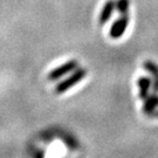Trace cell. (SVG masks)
<instances>
[{
  "mask_svg": "<svg viewBox=\"0 0 158 158\" xmlns=\"http://www.w3.org/2000/svg\"><path fill=\"white\" fill-rule=\"evenodd\" d=\"M85 75H87V69L85 68H76L74 72H72V74L68 76L67 79H64L63 81L59 82L55 85V93L56 94L66 93L68 89L73 88L74 85H76L80 81L85 79Z\"/></svg>",
  "mask_w": 158,
  "mask_h": 158,
  "instance_id": "obj_1",
  "label": "cell"
},
{
  "mask_svg": "<svg viewBox=\"0 0 158 158\" xmlns=\"http://www.w3.org/2000/svg\"><path fill=\"white\" fill-rule=\"evenodd\" d=\"M76 68H79V62L76 60H70L67 61L66 63H63L61 66H59L57 68L53 69L48 74V80L49 81H56V80L61 79L62 76L67 75V74L74 72Z\"/></svg>",
  "mask_w": 158,
  "mask_h": 158,
  "instance_id": "obj_2",
  "label": "cell"
},
{
  "mask_svg": "<svg viewBox=\"0 0 158 158\" xmlns=\"http://www.w3.org/2000/svg\"><path fill=\"white\" fill-rule=\"evenodd\" d=\"M128 23H129V17H128V14L121 15V18L117 19L113 23V26L110 27V31H109L110 38H113V39H119L124 34L125 29L128 27Z\"/></svg>",
  "mask_w": 158,
  "mask_h": 158,
  "instance_id": "obj_3",
  "label": "cell"
},
{
  "mask_svg": "<svg viewBox=\"0 0 158 158\" xmlns=\"http://www.w3.org/2000/svg\"><path fill=\"white\" fill-rule=\"evenodd\" d=\"M143 68L151 75L152 91L153 93H158V64L151 61V60H147V61L143 62Z\"/></svg>",
  "mask_w": 158,
  "mask_h": 158,
  "instance_id": "obj_4",
  "label": "cell"
},
{
  "mask_svg": "<svg viewBox=\"0 0 158 158\" xmlns=\"http://www.w3.org/2000/svg\"><path fill=\"white\" fill-rule=\"evenodd\" d=\"M137 85H138V89H139L138 97L143 101L150 95V90L152 89V81L148 76H141L137 80Z\"/></svg>",
  "mask_w": 158,
  "mask_h": 158,
  "instance_id": "obj_5",
  "label": "cell"
},
{
  "mask_svg": "<svg viewBox=\"0 0 158 158\" xmlns=\"http://www.w3.org/2000/svg\"><path fill=\"white\" fill-rule=\"evenodd\" d=\"M115 10H116V1H114V0H108L107 2L104 4V6H103L101 13H100L98 23H100V25H104L106 23H108L109 19L113 15V13Z\"/></svg>",
  "mask_w": 158,
  "mask_h": 158,
  "instance_id": "obj_6",
  "label": "cell"
},
{
  "mask_svg": "<svg viewBox=\"0 0 158 158\" xmlns=\"http://www.w3.org/2000/svg\"><path fill=\"white\" fill-rule=\"evenodd\" d=\"M143 101H144V103H143V113L148 116L150 113H152L156 108H158V93L150 94Z\"/></svg>",
  "mask_w": 158,
  "mask_h": 158,
  "instance_id": "obj_7",
  "label": "cell"
},
{
  "mask_svg": "<svg viewBox=\"0 0 158 158\" xmlns=\"http://www.w3.org/2000/svg\"><path fill=\"white\" fill-rule=\"evenodd\" d=\"M116 11L118 12L121 15L128 14V11H129V0H117L116 1Z\"/></svg>",
  "mask_w": 158,
  "mask_h": 158,
  "instance_id": "obj_8",
  "label": "cell"
},
{
  "mask_svg": "<svg viewBox=\"0 0 158 158\" xmlns=\"http://www.w3.org/2000/svg\"><path fill=\"white\" fill-rule=\"evenodd\" d=\"M148 116H149V117H151V118H158V108H156L152 113H150Z\"/></svg>",
  "mask_w": 158,
  "mask_h": 158,
  "instance_id": "obj_9",
  "label": "cell"
},
{
  "mask_svg": "<svg viewBox=\"0 0 158 158\" xmlns=\"http://www.w3.org/2000/svg\"><path fill=\"white\" fill-rule=\"evenodd\" d=\"M35 158H44V151H39L35 155Z\"/></svg>",
  "mask_w": 158,
  "mask_h": 158,
  "instance_id": "obj_10",
  "label": "cell"
}]
</instances>
